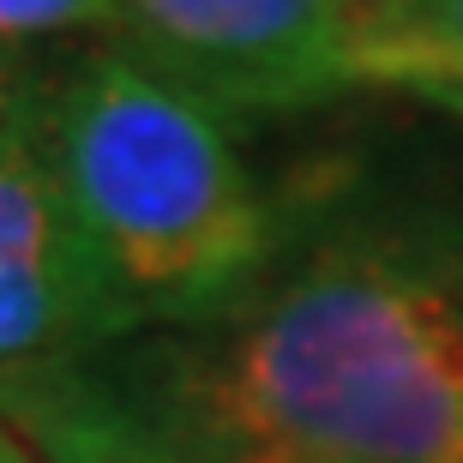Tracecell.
<instances>
[{
    "mask_svg": "<svg viewBox=\"0 0 463 463\" xmlns=\"http://www.w3.org/2000/svg\"><path fill=\"white\" fill-rule=\"evenodd\" d=\"M127 367L205 463H463V235L326 229Z\"/></svg>",
    "mask_w": 463,
    "mask_h": 463,
    "instance_id": "obj_1",
    "label": "cell"
},
{
    "mask_svg": "<svg viewBox=\"0 0 463 463\" xmlns=\"http://www.w3.org/2000/svg\"><path fill=\"white\" fill-rule=\"evenodd\" d=\"M49 163L127 331L223 319L277 265L283 223L229 120L133 54H90L49 85Z\"/></svg>",
    "mask_w": 463,
    "mask_h": 463,
    "instance_id": "obj_2",
    "label": "cell"
},
{
    "mask_svg": "<svg viewBox=\"0 0 463 463\" xmlns=\"http://www.w3.org/2000/svg\"><path fill=\"white\" fill-rule=\"evenodd\" d=\"M120 54L217 115L307 109L355 85L349 31L331 0H115Z\"/></svg>",
    "mask_w": 463,
    "mask_h": 463,
    "instance_id": "obj_3",
    "label": "cell"
},
{
    "mask_svg": "<svg viewBox=\"0 0 463 463\" xmlns=\"http://www.w3.org/2000/svg\"><path fill=\"white\" fill-rule=\"evenodd\" d=\"M49 115V109H43ZM133 337L36 127L0 163V392Z\"/></svg>",
    "mask_w": 463,
    "mask_h": 463,
    "instance_id": "obj_4",
    "label": "cell"
},
{
    "mask_svg": "<svg viewBox=\"0 0 463 463\" xmlns=\"http://www.w3.org/2000/svg\"><path fill=\"white\" fill-rule=\"evenodd\" d=\"M0 415L43 463H205L109 349L6 385Z\"/></svg>",
    "mask_w": 463,
    "mask_h": 463,
    "instance_id": "obj_5",
    "label": "cell"
},
{
    "mask_svg": "<svg viewBox=\"0 0 463 463\" xmlns=\"http://www.w3.org/2000/svg\"><path fill=\"white\" fill-rule=\"evenodd\" d=\"M355 85H397L463 109V0H403L355 49Z\"/></svg>",
    "mask_w": 463,
    "mask_h": 463,
    "instance_id": "obj_6",
    "label": "cell"
},
{
    "mask_svg": "<svg viewBox=\"0 0 463 463\" xmlns=\"http://www.w3.org/2000/svg\"><path fill=\"white\" fill-rule=\"evenodd\" d=\"M115 13V0H0V49L24 36H61Z\"/></svg>",
    "mask_w": 463,
    "mask_h": 463,
    "instance_id": "obj_7",
    "label": "cell"
},
{
    "mask_svg": "<svg viewBox=\"0 0 463 463\" xmlns=\"http://www.w3.org/2000/svg\"><path fill=\"white\" fill-rule=\"evenodd\" d=\"M43 109H49V85H43L18 54L0 49V163L43 127Z\"/></svg>",
    "mask_w": 463,
    "mask_h": 463,
    "instance_id": "obj_8",
    "label": "cell"
},
{
    "mask_svg": "<svg viewBox=\"0 0 463 463\" xmlns=\"http://www.w3.org/2000/svg\"><path fill=\"white\" fill-rule=\"evenodd\" d=\"M337 6V18H344V31H349V54L367 43V36H379L385 24L397 18V6L403 0H331Z\"/></svg>",
    "mask_w": 463,
    "mask_h": 463,
    "instance_id": "obj_9",
    "label": "cell"
},
{
    "mask_svg": "<svg viewBox=\"0 0 463 463\" xmlns=\"http://www.w3.org/2000/svg\"><path fill=\"white\" fill-rule=\"evenodd\" d=\"M13 451H18V446H13V439H6V433H0V458H13Z\"/></svg>",
    "mask_w": 463,
    "mask_h": 463,
    "instance_id": "obj_10",
    "label": "cell"
},
{
    "mask_svg": "<svg viewBox=\"0 0 463 463\" xmlns=\"http://www.w3.org/2000/svg\"><path fill=\"white\" fill-rule=\"evenodd\" d=\"M0 463H31V458H24V451H13V458H0Z\"/></svg>",
    "mask_w": 463,
    "mask_h": 463,
    "instance_id": "obj_11",
    "label": "cell"
}]
</instances>
